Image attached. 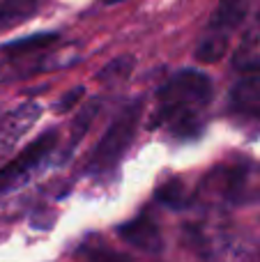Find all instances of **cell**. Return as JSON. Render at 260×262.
<instances>
[{
  "instance_id": "obj_1",
  "label": "cell",
  "mask_w": 260,
  "mask_h": 262,
  "mask_svg": "<svg viewBox=\"0 0 260 262\" xmlns=\"http://www.w3.org/2000/svg\"><path fill=\"white\" fill-rule=\"evenodd\" d=\"M212 99V81L207 74L196 69L178 72L164 88L159 90V111L155 115V124L168 122L173 115L184 111H198L210 104Z\"/></svg>"
},
{
  "instance_id": "obj_2",
  "label": "cell",
  "mask_w": 260,
  "mask_h": 262,
  "mask_svg": "<svg viewBox=\"0 0 260 262\" xmlns=\"http://www.w3.org/2000/svg\"><path fill=\"white\" fill-rule=\"evenodd\" d=\"M251 0H219L212 18L207 23V30L203 35L201 44L196 49V58L205 64H214L228 51L230 35L244 23L249 14Z\"/></svg>"
},
{
  "instance_id": "obj_3",
  "label": "cell",
  "mask_w": 260,
  "mask_h": 262,
  "mask_svg": "<svg viewBox=\"0 0 260 262\" xmlns=\"http://www.w3.org/2000/svg\"><path fill=\"white\" fill-rule=\"evenodd\" d=\"M141 113H143V101H134V104L124 106L122 113L111 122V127L106 129V134L101 136V140L97 143V147L92 149L90 168L99 170V168H111L113 163L120 161L124 149H127L129 143L134 140Z\"/></svg>"
},
{
  "instance_id": "obj_4",
  "label": "cell",
  "mask_w": 260,
  "mask_h": 262,
  "mask_svg": "<svg viewBox=\"0 0 260 262\" xmlns=\"http://www.w3.org/2000/svg\"><path fill=\"white\" fill-rule=\"evenodd\" d=\"M55 143H58L55 131H46L44 136L32 140L21 154H16L9 163H5V166L0 168V191H7L9 186L18 184L32 168L39 166V161H44V159L49 157L51 149L55 147Z\"/></svg>"
},
{
  "instance_id": "obj_5",
  "label": "cell",
  "mask_w": 260,
  "mask_h": 262,
  "mask_svg": "<svg viewBox=\"0 0 260 262\" xmlns=\"http://www.w3.org/2000/svg\"><path fill=\"white\" fill-rule=\"evenodd\" d=\"M41 106L35 101H26V104L16 106L14 111H9L3 120H0V159L18 143L23 134L28 129H32V124L39 120Z\"/></svg>"
},
{
  "instance_id": "obj_6",
  "label": "cell",
  "mask_w": 260,
  "mask_h": 262,
  "mask_svg": "<svg viewBox=\"0 0 260 262\" xmlns=\"http://www.w3.org/2000/svg\"><path fill=\"white\" fill-rule=\"evenodd\" d=\"M120 235H122L124 242L134 244L136 249L141 251H150V253H159L161 251V232L157 228V223L147 216H141V219H134V221L124 223L120 228Z\"/></svg>"
},
{
  "instance_id": "obj_7",
  "label": "cell",
  "mask_w": 260,
  "mask_h": 262,
  "mask_svg": "<svg viewBox=\"0 0 260 262\" xmlns=\"http://www.w3.org/2000/svg\"><path fill=\"white\" fill-rule=\"evenodd\" d=\"M233 64L240 72H260V12L242 35V41L235 51Z\"/></svg>"
},
{
  "instance_id": "obj_8",
  "label": "cell",
  "mask_w": 260,
  "mask_h": 262,
  "mask_svg": "<svg viewBox=\"0 0 260 262\" xmlns=\"http://www.w3.org/2000/svg\"><path fill=\"white\" fill-rule=\"evenodd\" d=\"M230 104L237 113L260 120V76H249L240 81L230 92Z\"/></svg>"
},
{
  "instance_id": "obj_9",
  "label": "cell",
  "mask_w": 260,
  "mask_h": 262,
  "mask_svg": "<svg viewBox=\"0 0 260 262\" xmlns=\"http://www.w3.org/2000/svg\"><path fill=\"white\" fill-rule=\"evenodd\" d=\"M53 41H58V32H39V35H30V37H23V39L7 41V44L0 46V51L7 55H26V53H35V51L46 49Z\"/></svg>"
},
{
  "instance_id": "obj_10",
  "label": "cell",
  "mask_w": 260,
  "mask_h": 262,
  "mask_svg": "<svg viewBox=\"0 0 260 262\" xmlns=\"http://www.w3.org/2000/svg\"><path fill=\"white\" fill-rule=\"evenodd\" d=\"M37 12V0H5L0 3V28L23 23Z\"/></svg>"
},
{
  "instance_id": "obj_11",
  "label": "cell",
  "mask_w": 260,
  "mask_h": 262,
  "mask_svg": "<svg viewBox=\"0 0 260 262\" xmlns=\"http://www.w3.org/2000/svg\"><path fill=\"white\" fill-rule=\"evenodd\" d=\"M132 69H134L132 55H120V58H113L109 64L101 67V72L97 74V81L99 83H120L132 74Z\"/></svg>"
},
{
  "instance_id": "obj_12",
  "label": "cell",
  "mask_w": 260,
  "mask_h": 262,
  "mask_svg": "<svg viewBox=\"0 0 260 262\" xmlns=\"http://www.w3.org/2000/svg\"><path fill=\"white\" fill-rule=\"evenodd\" d=\"M97 113H99V101H88L85 106H81V111L76 113V118H74V122H72V147L83 140V136L88 134V129H90V124H92V118H95Z\"/></svg>"
},
{
  "instance_id": "obj_13",
  "label": "cell",
  "mask_w": 260,
  "mask_h": 262,
  "mask_svg": "<svg viewBox=\"0 0 260 262\" xmlns=\"http://www.w3.org/2000/svg\"><path fill=\"white\" fill-rule=\"evenodd\" d=\"M157 198H159L164 205H168V207H180V205L184 203V186H182V182H180V180H170L168 184L159 186Z\"/></svg>"
},
{
  "instance_id": "obj_14",
  "label": "cell",
  "mask_w": 260,
  "mask_h": 262,
  "mask_svg": "<svg viewBox=\"0 0 260 262\" xmlns=\"http://www.w3.org/2000/svg\"><path fill=\"white\" fill-rule=\"evenodd\" d=\"M83 97H85V88H83V85L72 88V90L64 92L62 99L55 104V111H58V113H69V111H74L78 104H81Z\"/></svg>"
},
{
  "instance_id": "obj_15",
  "label": "cell",
  "mask_w": 260,
  "mask_h": 262,
  "mask_svg": "<svg viewBox=\"0 0 260 262\" xmlns=\"http://www.w3.org/2000/svg\"><path fill=\"white\" fill-rule=\"evenodd\" d=\"M85 255H88V262H134L132 258H127L124 253H118V251L104 249V246L90 249Z\"/></svg>"
},
{
  "instance_id": "obj_16",
  "label": "cell",
  "mask_w": 260,
  "mask_h": 262,
  "mask_svg": "<svg viewBox=\"0 0 260 262\" xmlns=\"http://www.w3.org/2000/svg\"><path fill=\"white\" fill-rule=\"evenodd\" d=\"M106 5H115V3H124V0H104Z\"/></svg>"
}]
</instances>
